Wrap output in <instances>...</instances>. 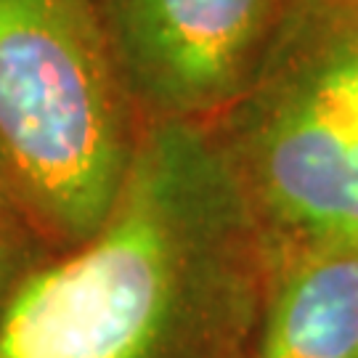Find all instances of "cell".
Listing matches in <instances>:
<instances>
[{
    "mask_svg": "<svg viewBox=\"0 0 358 358\" xmlns=\"http://www.w3.org/2000/svg\"><path fill=\"white\" fill-rule=\"evenodd\" d=\"M300 19L226 146L273 252L358 244V6L303 3Z\"/></svg>",
    "mask_w": 358,
    "mask_h": 358,
    "instance_id": "3957f363",
    "label": "cell"
},
{
    "mask_svg": "<svg viewBox=\"0 0 358 358\" xmlns=\"http://www.w3.org/2000/svg\"><path fill=\"white\" fill-rule=\"evenodd\" d=\"M99 0H0V157L19 213L64 247L103 226L136 146Z\"/></svg>",
    "mask_w": 358,
    "mask_h": 358,
    "instance_id": "7a4b0ae2",
    "label": "cell"
},
{
    "mask_svg": "<svg viewBox=\"0 0 358 358\" xmlns=\"http://www.w3.org/2000/svg\"><path fill=\"white\" fill-rule=\"evenodd\" d=\"M22 279H24V263H22V252L13 236V226L0 223V313Z\"/></svg>",
    "mask_w": 358,
    "mask_h": 358,
    "instance_id": "8992f818",
    "label": "cell"
},
{
    "mask_svg": "<svg viewBox=\"0 0 358 358\" xmlns=\"http://www.w3.org/2000/svg\"><path fill=\"white\" fill-rule=\"evenodd\" d=\"M303 3L324 6V8H350V6H358V0H303Z\"/></svg>",
    "mask_w": 358,
    "mask_h": 358,
    "instance_id": "ba28073f",
    "label": "cell"
},
{
    "mask_svg": "<svg viewBox=\"0 0 358 358\" xmlns=\"http://www.w3.org/2000/svg\"><path fill=\"white\" fill-rule=\"evenodd\" d=\"M276 257L250 358H358V244Z\"/></svg>",
    "mask_w": 358,
    "mask_h": 358,
    "instance_id": "5b68a950",
    "label": "cell"
},
{
    "mask_svg": "<svg viewBox=\"0 0 358 358\" xmlns=\"http://www.w3.org/2000/svg\"><path fill=\"white\" fill-rule=\"evenodd\" d=\"M22 215L19 213V205H16V196H13V186L11 178L6 173V165H3V157H0V223H11Z\"/></svg>",
    "mask_w": 358,
    "mask_h": 358,
    "instance_id": "52a82bcc",
    "label": "cell"
},
{
    "mask_svg": "<svg viewBox=\"0 0 358 358\" xmlns=\"http://www.w3.org/2000/svg\"><path fill=\"white\" fill-rule=\"evenodd\" d=\"M263 257L226 146L152 120L101 229L13 289L0 358H242Z\"/></svg>",
    "mask_w": 358,
    "mask_h": 358,
    "instance_id": "6da1fadb",
    "label": "cell"
},
{
    "mask_svg": "<svg viewBox=\"0 0 358 358\" xmlns=\"http://www.w3.org/2000/svg\"><path fill=\"white\" fill-rule=\"evenodd\" d=\"M292 0H99L117 75L152 120L199 122L255 88Z\"/></svg>",
    "mask_w": 358,
    "mask_h": 358,
    "instance_id": "277c9868",
    "label": "cell"
}]
</instances>
